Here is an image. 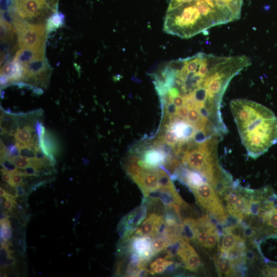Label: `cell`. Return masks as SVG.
Here are the masks:
<instances>
[{"label":"cell","mask_w":277,"mask_h":277,"mask_svg":"<svg viewBox=\"0 0 277 277\" xmlns=\"http://www.w3.org/2000/svg\"><path fill=\"white\" fill-rule=\"evenodd\" d=\"M236 123L242 143L252 158L263 154L277 143V118L268 108L249 101L247 110Z\"/></svg>","instance_id":"obj_1"},{"label":"cell","mask_w":277,"mask_h":277,"mask_svg":"<svg viewBox=\"0 0 277 277\" xmlns=\"http://www.w3.org/2000/svg\"><path fill=\"white\" fill-rule=\"evenodd\" d=\"M1 227H11V222L8 219V218H6L1 219Z\"/></svg>","instance_id":"obj_42"},{"label":"cell","mask_w":277,"mask_h":277,"mask_svg":"<svg viewBox=\"0 0 277 277\" xmlns=\"http://www.w3.org/2000/svg\"><path fill=\"white\" fill-rule=\"evenodd\" d=\"M20 47L45 48L47 36L46 27L42 24H29L17 16L13 22Z\"/></svg>","instance_id":"obj_5"},{"label":"cell","mask_w":277,"mask_h":277,"mask_svg":"<svg viewBox=\"0 0 277 277\" xmlns=\"http://www.w3.org/2000/svg\"><path fill=\"white\" fill-rule=\"evenodd\" d=\"M64 16L61 13L55 12L47 20L46 28L48 34L55 31L64 24Z\"/></svg>","instance_id":"obj_22"},{"label":"cell","mask_w":277,"mask_h":277,"mask_svg":"<svg viewBox=\"0 0 277 277\" xmlns=\"http://www.w3.org/2000/svg\"><path fill=\"white\" fill-rule=\"evenodd\" d=\"M171 102H173L178 108L182 107L185 105L184 98L180 95L173 98Z\"/></svg>","instance_id":"obj_37"},{"label":"cell","mask_w":277,"mask_h":277,"mask_svg":"<svg viewBox=\"0 0 277 277\" xmlns=\"http://www.w3.org/2000/svg\"><path fill=\"white\" fill-rule=\"evenodd\" d=\"M215 262L219 275L228 277L236 274V264L229 255L221 253Z\"/></svg>","instance_id":"obj_15"},{"label":"cell","mask_w":277,"mask_h":277,"mask_svg":"<svg viewBox=\"0 0 277 277\" xmlns=\"http://www.w3.org/2000/svg\"><path fill=\"white\" fill-rule=\"evenodd\" d=\"M165 220L163 216L153 213L148 216L143 221L141 225L136 229L134 234L136 236L150 237L154 239L164 225Z\"/></svg>","instance_id":"obj_9"},{"label":"cell","mask_w":277,"mask_h":277,"mask_svg":"<svg viewBox=\"0 0 277 277\" xmlns=\"http://www.w3.org/2000/svg\"><path fill=\"white\" fill-rule=\"evenodd\" d=\"M258 216L262 222L269 226L272 230L277 232V206H274L271 209L262 212Z\"/></svg>","instance_id":"obj_21"},{"label":"cell","mask_w":277,"mask_h":277,"mask_svg":"<svg viewBox=\"0 0 277 277\" xmlns=\"http://www.w3.org/2000/svg\"><path fill=\"white\" fill-rule=\"evenodd\" d=\"M165 109L166 115L171 116L176 115L178 107L173 102H170L166 105Z\"/></svg>","instance_id":"obj_34"},{"label":"cell","mask_w":277,"mask_h":277,"mask_svg":"<svg viewBox=\"0 0 277 277\" xmlns=\"http://www.w3.org/2000/svg\"><path fill=\"white\" fill-rule=\"evenodd\" d=\"M17 197H23L25 194V191L22 185L20 184L15 187Z\"/></svg>","instance_id":"obj_41"},{"label":"cell","mask_w":277,"mask_h":277,"mask_svg":"<svg viewBox=\"0 0 277 277\" xmlns=\"http://www.w3.org/2000/svg\"><path fill=\"white\" fill-rule=\"evenodd\" d=\"M196 201L202 209L221 224H225L229 217L225 206L213 186L206 181L191 187Z\"/></svg>","instance_id":"obj_3"},{"label":"cell","mask_w":277,"mask_h":277,"mask_svg":"<svg viewBox=\"0 0 277 277\" xmlns=\"http://www.w3.org/2000/svg\"><path fill=\"white\" fill-rule=\"evenodd\" d=\"M180 172L182 180L190 188L199 185L205 181L204 178L198 172L186 168H182Z\"/></svg>","instance_id":"obj_18"},{"label":"cell","mask_w":277,"mask_h":277,"mask_svg":"<svg viewBox=\"0 0 277 277\" xmlns=\"http://www.w3.org/2000/svg\"><path fill=\"white\" fill-rule=\"evenodd\" d=\"M145 207L142 206L127 215L121 222L122 232L124 237L132 235L139 224L143 221L146 216Z\"/></svg>","instance_id":"obj_11"},{"label":"cell","mask_w":277,"mask_h":277,"mask_svg":"<svg viewBox=\"0 0 277 277\" xmlns=\"http://www.w3.org/2000/svg\"><path fill=\"white\" fill-rule=\"evenodd\" d=\"M23 176L25 177L24 173L18 171L12 175L11 181L9 184L15 187L20 184L23 181Z\"/></svg>","instance_id":"obj_31"},{"label":"cell","mask_w":277,"mask_h":277,"mask_svg":"<svg viewBox=\"0 0 277 277\" xmlns=\"http://www.w3.org/2000/svg\"><path fill=\"white\" fill-rule=\"evenodd\" d=\"M140 158L135 156H131L128 159L126 165V172L133 180L139 176L142 171L144 170L138 163Z\"/></svg>","instance_id":"obj_23"},{"label":"cell","mask_w":277,"mask_h":277,"mask_svg":"<svg viewBox=\"0 0 277 277\" xmlns=\"http://www.w3.org/2000/svg\"><path fill=\"white\" fill-rule=\"evenodd\" d=\"M16 205H17V204L12 201L7 199L4 203V207L5 209L9 211H12L13 208L15 207Z\"/></svg>","instance_id":"obj_40"},{"label":"cell","mask_w":277,"mask_h":277,"mask_svg":"<svg viewBox=\"0 0 277 277\" xmlns=\"http://www.w3.org/2000/svg\"><path fill=\"white\" fill-rule=\"evenodd\" d=\"M264 275L266 276L277 277V268H267L264 271Z\"/></svg>","instance_id":"obj_39"},{"label":"cell","mask_w":277,"mask_h":277,"mask_svg":"<svg viewBox=\"0 0 277 277\" xmlns=\"http://www.w3.org/2000/svg\"><path fill=\"white\" fill-rule=\"evenodd\" d=\"M6 193L7 192H6L3 188L1 187V189H0V196H1V197H4Z\"/></svg>","instance_id":"obj_45"},{"label":"cell","mask_w":277,"mask_h":277,"mask_svg":"<svg viewBox=\"0 0 277 277\" xmlns=\"http://www.w3.org/2000/svg\"><path fill=\"white\" fill-rule=\"evenodd\" d=\"M33 128L32 126L28 125L23 126V128L17 127L14 134L17 143L20 145L37 144L39 143L38 138L37 135H33Z\"/></svg>","instance_id":"obj_16"},{"label":"cell","mask_w":277,"mask_h":277,"mask_svg":"<svg viewBox=\"0 0 277 277\" xmlns=\"http://www.w3.org/2000/svg\"><path fill=\"white\" fill-rule=\"evenodd\" d=\"M166 158L163 152L154 147L144 151L143 154V160L149 167L150 170H156L160 165L164 164Z\"/></svg>","instance_id":"obj_14"},{"label":"cell","mask_w":277,"mask_h":277,"mask_svg":"<svg viewBox=\"0 0 277 277\" xmlns=\"http://www.w3.org/2000/svg\"><path fill=\"white\" fill-rule=\"evenodd\" d=\"M1 75L8 79L9 84L22 81L23 68L20 64L14 59L12 61L6 62L1 67Z\"/></svg>","instance_id":"obj_13"},{"label":"cell","mask_w":277,"mask_h":277,"mask_svg":"<svg viewBox=\"0 0 277 277\" xmlns=\"http://www.w3.org/2000/svg\"><path fill=\"white\" fill-rule=\"evenodd\" d=\"M12 231L11 227H1V238L6 240L11 239L12 237Z\"/></svg>","instance_id":"obj_35"},{"label":"cell","mask_w":277,"mask_h":277,"mask_svg":"<svg viewBox=\"0 0 277 277\" xmlns=\"http://www.w3.org/2000/svg\"><path fill=\"white\" fill-rule=\"evenodd\" d=\"M167 260L166 258H158L156 261L155 262L157 264V265H162L163 263Z\"/></svg>","instance_id":"obj_44"},{"label":"cell","mask_w":277,"mask_h":277,"mask_svg":"<svg viewBox=\"0 0 277 277\" xmlns=\"http://www.w3.org/2000/svg\"><path fill=\"white\" fill-rule=\"evenodd\" d=\"M11 6L25 21L42 19L51 8L45 0H11Z\"/></svg>","instance_id":"obj_7"},{"label":"cell","mask_w":277,"mask_h":277,"mask_svg":"<svg viewBox=\"0 0 277 277\" xmlns=\"http://www.w3.org/2000/svg\"><path fill=\"white\" fill-rule=\"evenodd\" d=\"M22 67V82L32 86L47 87L52 74V68L45 57L36 59Z\"/></svg>","instance_id":"obj_6"},{"label":"cell","mask_w":277,"mask_h":277,"mask_svg":"<svg viewBox=\"0 0 277 277\" xmlns=\"http://www.w3.org/2000/svg\"><path fill=\"white\" fill-rule=\"evenodd\" d=\"M1 171L2 172V180L4 182L8 183L9 184L11 181L12 174L3 169H1Z\"/></svg>","instance_id":"obj_38"},{"label":"cell","mask_w":277,"mask_h":277,"mask_svg":"<svg viewBox=\"0 0 277 277\" xmlns=\"http://www.w3.org/2000/svg\"><path fill=\"white\" fill-rule=\"evenodd\" d=\"M156 170H143L140 176L134 180L141 190L145 197L159 191V178Z\"/></svg>","instance_id":"obj_10"},{"label":"cell","mask_w":277,"mask_h":277,"mask_svg":"<svg viewBox=\"0 0 277 277\" xmlns=\"http://www.w3.org/2000/svg\"><path fill=\"white\" fill-rule=\"evenodd\" d=\"M243 0H192L187 4L210 27L228 23L240 19Z\"/></svg>","instance_id":"obj_2"},{"label":"cell","mask_w":277,"mask_h":277,"mask_svg":"<svg viewBox=\"0 0 277 277\" xmlns=\"http://www.w3.org/2000/svg\"><path fill=\"white\" fill-rule=\"evenodd\" d=\"M45 57V48H21L16 54L14 59L22 66L36 59Z\"/></svg>","instance_id":"obj_12"},{"label":"cell","mask_w":277,"mask_h":277,"mask_svg":"<svg viewBox=\"0 0 277 277\" xmlns=\"http://www.w3.org/2000/svg\"><path fill=\"white\" fill-rule=\"evenodd\" d=\"M17 31L12 24L1 19V43H12Z\"/></svg>","instance_id":"obj_20"},{"label":"cell","mask_w":277,"mask_h":277,"mask_svg":"<svg viewBox=\"0 0 277 277\" xmlns=\"http://www.w3.org/2000/svg\"><path fill=\"white\" fill-rule=\"evenodd\" d=\"M202 118V117L199 110L196 107H194L190 110L186 120L188 122L196 126L200 123Z\"/></svg>","instance_id":"obj_26"},{"label":"cell","mask_w":277,"mask_h":277,"mask_svg":"<svg viewBox=\"0 0 277 277\" xmlns=\"http://www.w3.org/2000/svg\"><path fill=\"white\" fill-rule=\"evenodd\" d=\"M1 164L2 166V169L12 175L19 171L18 167L7 158L1 159Z\"/></svg>","instance_id":"obj_29"},{"label":"cell","mask_w":277,"mask_h":277,"mask_svg":"<svg viewBox=\"0 0 277 277\" xmlns=\"http://www.w3.org/2000/svg\"><path fill=\"white\" fill-rule=\"evenodd\" d=\"M177 254L187 270L195 272L199 271L201 265L200 257L189 240L183 239L179 242Z\"/></svg>","instance_id":"obj_8"},{"label":"cell","mask_w":277,"mask_h":277,"mask_svg":"<svg viewBox=\"0 0 277 277\" xmlns=\"http://www.w3.org/2000/svg\"><path fill=\"white\" fill-rule=\"evenodd\" d=\"M190 108L187 106L184 105L182 107L178 108L177 112L176 115L180 117L183 120H185L187 119L188 115H189L190 112Z\"/></svg>","instance_id":"obj_33"},{"label":"cell","mask_w":277,"mask_h":277,"mask_svg":"<svg viewBox=\"0 0 277 277\" xmlns=\"http://www.w3.org/2000/svg\"><path fill=\"white\" fill-rule=\"evenodd\" d=\"M165 270L166 268L163 265H158L155 269V272L156 274H161L163 273Z\"/></svg>","instance_id":"obj_43"},{"label":"cell","mask_w":277,"mask_h":277,"mask_svg":"<svg viewBox=\"0 0 277 277\" xmlns=\"http://www.w3.org/2000/svg\"><path fill=\"white\" fill-rule=\"evenodd\" d=\"M9 159L11 160L18 169H25L26 167L31 165L30 159L22 156H19L14 158H9Z\"/></svg>","instance_id":"obj_27"},{"label":"cell","mask_w":277,"mask_h":277,"mask_svg":"<svg viewBox=\"0 0 277 277\" xmlns=\"http://www.w3.org/2000/svg\"><path fill=\"white\" fill-rule=\"evenodd\" d=\"M164 139L165 142L173 146L179 141V138L171 128H168L164 136Z\"/></svg>","instance_id":"obj_28"},{"label":"cell","mask_w":277,"mask_h":277,"mask_svg":"<svg viewBox=\"0 0 277 277\" xmlns=\"http://www.w3.org/2000/svg\"><path fill=\"white\" fill-rule=\"evenodd\" d=\"M39 171L33 165H29L25 168L24 174L25 177L35 176L37 175Z\"/></svg>","instance_id":"obj_36"},{"label":"cell","mask_w":277,"mask_h":277,"mask_svg":"<svg viewBox=\"0 0 277 277\" xmlns=\"http://www.w3.org/2000/svg\"><path fill=\"white\" fill-rule=\"evenodd\" d=\"M172 245L170 242L164 236H157L153 239L152 242V249L154 255L165 250L167 247Z\"/></svg>","instance_id":"obj_24"},{"label":"cell","mask_w":277,"mask_h":277,"mask_svg":"<svg viewBox=\"0 0 277 277\" xmlns=\"http://www.w3.org/2000/svg\"><path fill=\"white\" fill-rule=\"evenodd\" d=\"M209 135H207L205 130H197L194 136L193 139L198 144L205 142L209 139Z\"/></svg>","instance_id":"obj_30"},{"label":"cell","mask_w":277,"mask_h":277,"mask_svg":"<svg viewBox=\"0 0 277 277\" xmlns=\"http://www.w3.org/2000/svg\"><path fill=\"white\" fill-rule=\"evenodd\" d=\"M39 145L41 150L46 155H57L59 152V143L55 137L50 132L46 131L40 140Z\"/></svg>","instance_id":"obj_17"},{"label":"cell","mask_w":277,"mask_h":277,"mask_svg":"<svg viewBox=\"0 0 277 277\" xmlns=\"http://www.w3.org/2000/svg\"><path fill=\"white\" fill-rule=\"evenodd\" d=\"M6 157L7 158H12L19 156L20 154L19 150L16 145L9 144L7 147Z\"/></svg>","instance_id":"obj_32"},{"label":"cell","mask_w":277,"mask_h":277,"mask_svg":"<svg viewBox=\"0 0 277 277\" xmlns=\"http://www.w3.org/2000/svg\"><path fill=\"white\" fill-rule=\"evenodd\" d=\"M254 192L242 189L238 185L227 188L222 195L227 212L240 221L248 218Z\"/></svg>","instance_id":"obj_4"},{"label":"cell","mask_w":277,"mask_h":277,"mask_svg":"<svg viewBox=\"0 0 277 277\" xmlns=\"http://www.w3.org/2000/svg\"><path fill=\"white\" fill-rule=\"evenodd\" d=\"M152 242V239L150 237L134 236L132 242V251L138 255L146 250L153 249Z\"/></svg>","instance_id":"obj_19"},{"label":"cell","mask_w":277,"mask_h":277,"mask_svg":"<svg viewBox=\"0 0 277 277\" xmlns=\"http://www.w3.org/2000/svg\"><path fill=\"white\" fill-rule=\"evenodd\" d=\"M15 260L11 254L9 247H1V268L14 266Z\"/></svg>","instance_id":"obj_25"}]
</instances>
